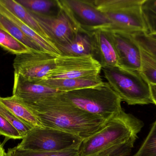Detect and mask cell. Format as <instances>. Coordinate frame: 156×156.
<instances>
[{"label":"cell","instance_id":"1","mask_svg":"<svg viewBox=\"0 0 156 156\" xmlns=\"http://www.w3.org/2000/svg\"><path fill=\"white\" fill-rule=\"evenodd\" d=\"M63 93L25 105L44 126L73 134L83 140L99 131L107 121L73 105L64 98Z\"/></svg>","mask_w":156,"mask_h":156},{"label":"cell","instance_id":"2","mask_svg":"<svg viewBox=\"0 0 156 156\" xmlns=\"http://www.w3.org/2000/svg\"><path fill=\"white\" fill-rule=\"evenodd\" d=\"M143 126L141 120L123 110L83 140L79 156H130Z\"/></svg>","mask_w":156,"mask_h":156},{"label":"cell","instance_id":"3","mask_svg":"<svg viewBox=\"0 0 156 156\" xmlns=\"http://www.w3.org/2000/svg\"><path fill=\"white\" fill-rule=\"evenodd\" d=\"M144 0H90V2L103 13L110 24L87 29L119 31L128 34L144 33L148 30L143 17L142 5Z\"/></svg>","mask_w":156,"mask_h":156},{"label":"cell","instance_id":"4","mask_svg":"<svg viewBox=\"0 0 156 156\" xmlns=\"http://www.w3.org/2000/svg\"><path fill=\"white\" fill-rule=\"evenodd\" d=\"M73 105L93 115L108 121L123 111L122 100L107 82L98 86L63 93Z\"/></svg>","mask_w":156,"mask_h":156},{"label":"cell","instance_id":"5","mask_svg":"<svg viewBox=\"0 0 156 156\" xmlns=\"http://www.w3.org/2000/svg\"><path fill=\"white\" fill-rule=\"evenodd\" d=\"M102 70L107 82L122 101L132 105L154 103L149 84L141 71L119 67Z\"/></svg>","mask_w":156,"mask_h":156},{"label":"cell","instance_id":"6","mask_svg":"<svg viewBox=\"0 0 156 156\" xmlns=\"http://www.w3.org/2000/svg\"><path fill=\"white\" fill-rule=\"evenodd\" d=\"M27 11L57 48L71 42L78 33L84 30L64 0H58L56 12L51 14H41Z\"/></svg>","mask_w":156,"mask_h":156},{"label":"cell","instance_id":"7","mask_svg":"<svg viewBox=\"0 0 156 156\" xmlns=\"http://www.w3.org/2000/svg\"><path fill=\"white\" fill-rule=\"evenodd\" d=\"M83 140L73 134L44 126L33 128L16 147L24 150L59 152L79 150Z\"/></svg>","mask_w":156,"mask_h":156},{"label":"cell","instance_id":"8","mask_svg":"<svg viewBox=\"0 0 156 156\" xmlns=\"http://www.w3.org/2000/svg\"><path fill=\"white\" fill-rule=\"evenodd\" d=\"M102 67L92 56H73L60 55L55 65L44 80L92 78L99 76Z\"/></svg>","mask_w":156,"mask_h":156},{"label":"cell","instance_id":"9","mask_svg":"<svg viewBox=\"0 0 156 156\" xmlns=\"http://www.w3.org/2000/svg\"><path fill=\"white\" fill-rule=\"evenodd\" d=\"M56 57L42 51L16 55L13 64L14 73L30 80H44L55 68Z\"/></svg>","mask_w":156,"mask_h":156},{"label":"cell","instance_id":"10","mask_svg":"<svg viewBox=\"0 0 156 156\" xmlns=\"http://www.w3.org/2000/svg\"><path fill=\"white\" fill-rule=\"evenodd\" d=\"M106 31L113 42L118 56V67L127 70L141 71V48L133 34L119 31Z\"/></svg>","mask_w":156,"mask_h":156},{"label":"cell","instance_id":"11","mask_svg":"<svg viewBox=\"0 0 156 156\" xmlns=\"http://www.w3.org/2000/svg\"><path fill=\"white\" fill-rule=\"evenodd\" d=\"M63 93L14 73L12 95L25 105L33 104L47 97Z\"/></svg>","mask_w":156,"mask_h":156},{"label":"cell","instance_id":"12","mask_svg":"<svg viewBox=\"0 0 156 156\" xmlns=\"http://www.w3.org/2000/svg\"><path fill=\"white\" fill-rule=\"evenodd\" d=\"M88 31L92 42L93 57L96 56L102 69L119 67L117 53L109 32L101 29Z\"/></svg>","mask_w":156,"mask_h":156},{"label":"cell","instance_id":"13","mask_svg":"<svg viewBox=\"0 0 156 156\" xmlns=\"http://www.w3.org/2000/svg\"><path fill=\"white\" fill-rule=\"evenodd\" d=\"M74 16L84 29L110 24L107 16L96 9L90 0H64Z\"/></svg>","mask_w":156,"mask_h":156},{"label":"cell","instance_id":"14","mask_svg":"<svg viewBox=\"0 0 156 156\" xmlns=\"http://www.w3.org/2000/svg\"><path fill=\"white\" fill-rule=\"evenodd\" d=\"M0 13L11 20L25 34L37 44L44 52L55 56L61 55L58 49L53 43L41 36L35 31L31 29L1 4Z\"/></svg>","mask_w":156,"mask_h":156},{"label":"cell","instance_id":"15","mask_svg":"<svg viewBox=\"0 0 156 156\" xmlns=\"http://www.w3.org/2000/svg\"><path fill=\"white\" fill-rule=\"evenodd\" d=\"M37 82L45 86L63 93L94 87L104 82L101 75L92 78L42 80Z\"/></svg>","mask_w":156,"mask_h":156},{"label":"cell","instance_id":"16","mask_svg":"<svg viewBox=\"0 0 156 156\" xmlns=\"http://www.w3.org/2000/svg\"><path fill=\"white\" fill-rule=\"evenodd\" d=\"M0 103L20 121L33 128L44 127L32 111L15 96L0 97Z\"/></svg>","mask_w":156,"mask_h":156},{"label":"cell","instance_id":"17","mask_svg":"<svg viewBox=\"0 0 156 156\" xmlns=\"http://www.w3.org/2000/svg\"><path fill=\"white\" fill-rule=\"evenodd\" d=\"M58 49L63 56H80L91 55L93 56L91 38L89 32L85 29L78 33L71 42L58 47Z\"/></svg>","mask_w":156,"mask_h":156},{"label":"cell","instance_id":"18","mask_svg":"<svg viewBox=\"0 0 156 156\" xmlns=\"http://www.w3.org/2000/svg\"><path fill=\"white\" fill-rule=\"evenodd\" d=\"M0 4L31 29L51 42L48 35L37 21L25 7L17 2L16 0H0Z\"/></svg>","mask_w":156,"mask_h":156},{"label":"cell","instance_id":"19","mask_svg":"<svg viewBox=\"0 0 156 156\" xmlns=\"http://www.w3.org/2000/svg\"><path fill=\"white\" fill-rule=\"evenodd\" d=\"M0 28L15 38L33 51L44 52L41 48L25 34L11 20L0 13Z\"/></svg>","mask_w":156,"mask_h":156},{"label":"cell","instance_id":"20","mask_svg":"<svg viewBox=\"0 0 156 156\" xmlns=\"http://www.w3.org/2000/svg\"><path fill=\"white\" fill-rule=\"evenodd\" d=\"M28 11L41 14L53 13V10L58 6L57 0H16Z\"/></svg>","mask_w":156,"mask_h":156},{"label":"cell","instance_id":"21","mask_svg":"<svg viewBox=\"0 0 156 156\" xmlns=\"http://www.w3.org/2000/svg\"><path fill=\"white\" fill-rule=\"evenodd\" d=\"M0 46L16 55L33 51L22 42L0 28Z\"/></svg>","mask_w":156,"mask_h":156},{"label":"cell","instance_id":"22","mask_svg":"<svg viewBox=\"0 0 156 156\" xmlns=\"http://www.w3.org/2000/svg\"><path fill=\"white\" fill-rule=\"evenodd\" d=\"M6 156H80L79 150L72 149L59 152H41L24 150L17 147L9 148Z\"/></svg>","mask_w":156,"mask_h":156},{"label":"cell","instance_id":"23","mask_svg":"<svg viewBox=\"0 0 156 156\" xmlns=\"http://www.w3.org/2000/svg\"><path fill=\"white\" fill-rule=\"evenodd\" d=\"M141 51L140 71L149 84H156V60L141 48Z\"/></svg>","mask_w":156,"mask_h":156},{"label":"cell","instance_id":"24","mask_svg":"<svg viewBox=\"0 0 156 156\" xmlns=\"http://www.w3.org/2000/svg\"><path fill=\"white\" fill-rule=\"evenodd\" d=\"M142 11L148 34H156V0H144Z\"/></svg>","mask_w":156,"mask_h":156},{"label":"cell","instance_id":"25","mask_svg":"<svg viewBox=\"0 0 156 156\" xmlns=\"http://www.w3.org/2000/svg\"><path fill=\"white\" fill-rule=\"evenodd\" d=\"M134 156H156V121L144 142Z\"/></svg>","mask_w":156,"mask_h":156},{"label":"cell","instance_id":"26","mask_svg":"<svg viewBox=\"0 0 156 156\" xmlns=\"http://www.w3.org/2000/svg\"><path fill=\"white\" fill-rule=\"evenodd\" d=\"M0 114L10 122L23 137L33 128L20 121L1 103H0Z\"/></svg>","mask_w":156,"mask_h":156},{"label":"cell","instance_id":"27","mask_svg":"<svg viewBox=\"0 0 156 156\" xmlns=\"http://www.w3.org/2000/svg\"><path fill=\"white\" fill-rule=\"evenodd\" d=\"M133 36L140 47L156 60V39L146 33L134 34Z\"/></svg>","mask_w":156,"mask_h":156},{"label":"cell","instance_id":"28","mask_svg":"<svg viewBox=\"0 0 156 156\" xmlns=\"http://www.w3.org/2000/svg\"><path fill=\"white\" fill-rule=\"evenodd\" d=\"M0 135L8 139H23V136L18 131L0 114Z\"/></svg>","mask_w":156,"mask_h":156},{"label":"cell","instance_id":"29","mask_svg":"<svg viewBox=\"0 0 156 156\" xmlns=\"http://www.w3.org/2000/svg\"><path fill=\"white\" fill-rule=\"evenodd\" d=\"M149 86L152 100L156 105V84H149Z\"/></svg>","mask_w":156,"mask_h":156},{"label":"cell","instance_id":"30","mask_svg":"<svg viewBox=\"0 0 156 156\" xmlns=\"http://www.w3.org/2000/svg\"><path fill=\"white\" fill-rule=\"evenodd\" d=\"M0 156H6V153L2 145L0 147Z\"/></svg>","mask_w":156,"mask_h":156},{"label":"cell","instance_id":"31","mask_svg":"<svg viewBox=\"0 0 156 156\" xmlns=\"http://www.w3.org/2000/svg\"><path fill=\"white\" fill-rule=\"evenodd\" d=\"M147 34L152 38L156 39V34Z\"/></svg>","mask_w":156,"mask_h":156},{"label":"cell","instance_id":"32","mask_svg":"<svg viewBox=\"0 0 156 156\" xmlns=\"http://www.w3.org/2000/svg\"><path fill=\"white\" fill-rule=\"evenodd\" d=\"M2 146V145L1 144V141H0V147Z\"/></svg>","mask_w":156,"mask_h":156}]
</instances>
